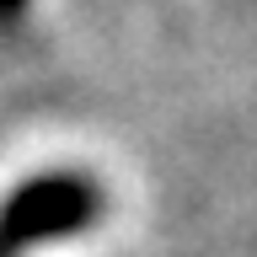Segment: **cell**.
Returning <instances> with one entry per match:
<instances>
[{
	"label": "cell",
	"mask_w": 257,
	"mask_h": 257,
	"mask_svg": "<svg viewBox=\"0 0 257 257\" xmlns=\"http://www.w3.org/2000/svg\"><path fill=\"white\" fill-rule=\"evenodd\" d=\"M0 6H6V11H11V6H16V0H0Z\"/></svg>",
	"instance_id": "2"
},
{
	"label": "cell",
	"mask_w": 257,
	"mask_h": 257,
	"mask_svg": "<svg viewBox=\"0 0 257 257\" xmlns=\"http://www.w3.org/2000/svg\"><path fill=\"white\" fill-rule=\"evenodd\" d=\"M102 209V188L86 172H48L32 177L0 204V257H16L22 246L59 241L70 230H86Z\"/></svg>",
	"instance_id": "1"
}]
</instances>
